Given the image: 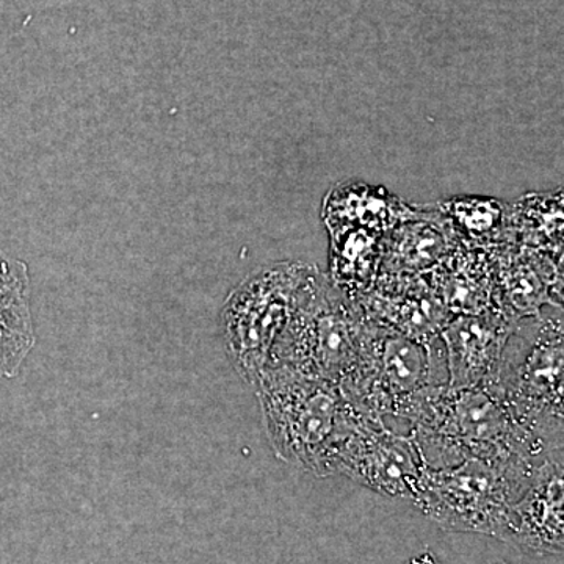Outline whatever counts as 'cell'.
Listing matches in <instances>:
<instances>
[{
	"label": "cell",
	"mask_w": 564,
	"mask_h": 564,
	"mask_svg": "<svg viewBox=\"0 0 564 564\" xmlns=\"http://www.w3.org/2000/svg\"><path fill=\"white\" fill-rule=\"evenodd\" d=\"M408 436L426 469L480 459L538 470L563 455L519 421L491 386H441L423 397Z\"/></svg>",
	"instance_id": "cell-1"
},
{
	"label": "cell",
	"mask_w": 564,
	"mask_h": 564,
	"mask_svg": "<svg viewBox=\"0 0 564 564\" xmlns=\"http://www.w3.org/2000/svg\"><path fill=\"white\" fill-rule=\"evenodd\" d=\"M274 454L317 478L339 474L340 459L362 415L340 386L288 369H270L252 383Z\"/></svg>",
	"instance_id": "cell-2"
},
{
	"label": "cell",
	"mask_w": 564,
	"mask_h": 564,
	"mask_svg": "<svg viewBox=\"0 0 564 564\" xmlns=\"http://www.w3.org/2000/svg\"><path fill=\"white\" fill-rule=\"evenodd\" d=\"M447 384L441 336L423 344L369 318L361 350L340 389L362 417L389 426V421L410 425L423 397Z\"/></svg>",
	"instance_id": "cell-3"
},
{
	"label": "cell",
	"mask_w": 564,
	"mask_h": 564,
	"mask_svg": "<svg viewBox=\"0 0 564 564\" xmlns=\"http://www.w3.org/2000/svg\"><path fill=\"white\" fill-rule=\"evenodd\" d=\"M563 306L514 323L491 388L527 429L563 448Z\"/></svg>",
	"instance_id": "cell-4"
},
{
	"label": "cell",
	"mask_w": 564,
	"mask_h": 564,
	"mask_svg": "<svg viewBox=\"0 0 564 564\" xmlns=\"http://www.w3.org/2000/svg\"><path fill=\"white\" fill-rule=\"evenodd\" d=\"M315 272L313 263H272L251 273L226 300L221 315L226 347L248 383H254L272 366L274 351Z\"/></svg>",
	"instance_id": "cell-5"
},
{
	"label": "cell",
	"mask_w": 564,
	"mask_h": 564,
	"mask_svg": "<svg viewBox=\"0 0 564 564\" xmlns=\"http://www.w3.org/2000/svg\"><path fill=\"white\" fill-rule=\"evenodd\" d=\"M367 322L359 303L348 299L328 274L317 269L274 351L270 369H288L340 386L361 350Z\"/></svg>",
	"instance_id": "cell-6"
},
{
	"label": "cell",
	"mask_w": 564,
	"mask_h": 564,
	"mask_svg": "<svg viewBox=\"0 0 564 564\" xmlns=\"http://www.w3.org/2000/svg\"><path fill=\"white\" fill-rule=\"evenodd\" d=\"M536 470L467 459L443 469H426L414 505L447 532L499 538L508 511Z\"/></svg>",
	"instance_id": "cell-7"
},
{
	"label": "cell",
	"mask_w": 564,
	"mask_h": 564,
	"mask_svg": "<svg viewBox=\"0 0 564 564\" xmlns=\"http://www.w3.org/2000/svg\"><path fill=\"white\" fill-rule=\"evenodd\" d=\"M425 473L406 433L364 417L340 459L339 474L392 499L414 502Z\"/></svg>",
	"instance_id": "cell-8"
},
{
	"label": "cell",
	"mask_w": 564,
	"mask_h": 564,
	"mask_svg": "<svg viewBox=\"0 0 564 564\" xmlns=\"http://www.w3.org/2000/svg\"><path fill=\"white\" fill-rule=\"evenodd\" d=\"M563 455L545 462L508 511L497 540L533 556L562 555L564 549Z\"/></svg>",
	"instance_id": "cell-9"
},
{
	"label": "cell",
	"mask_w": 564,
	"mask_h": 564,
	"mask_svg": "<svg viewBox=\"0 0 564 564\" xmlns=\"http://www.w3.org/2000/svg\"><path fill=\"white\" fill-rule=\"evenodd\" d=\"M358 303L370 321L423 344L434 343L452 317L441 302L430 274H380L373 288Z\"/></svg>",
	"instance_id": "cell-10"
},
{
	"label": "cell",
	"mask_w": 564,
	"mask_h": 564,
	"mask_svg": "<svg viewBox=\"0 0 564 564\" xmlns=\"http://www.w3.org/2000/svg\"><path fill=\"white\" fill-rule=\"evenodd\" d=\"M500 310L511 322L563 306V258L507 243L497 250Z\"/></svg>",
	"instance_id": "cell-11"
},
{
	"label": "cell",
	"mask_w": 564,
	"mask_h": 564,
	"mask_svg": "<svg viewBox=\"0 0 564 564\" xmlns=\"http://www.w3.org/2000/svg\"><path fill=\"white\" fill-rule=\"evenodd\" d=\"M514 323L497 313L452 315L441 332L447 362V386H491Z\"/></svg>",
	"instance_id": "cell-12"
},
{
	"label": "cell",
	"mask_w": 564,
	"mask_h": 564,
	"mask_svg": "<svg viewBox=\"0 0 564 564\" xmlns=\"http://www.w3.org/2000/svg\"><path fill=\"white\" fill-rule=\"evenodd\" d=\"M499 248L459 242L452 254L430 273V280L448 314H503L497 282Z\"/></svg>",
	"instance_id": "cell-13"
},
{
	"label": "cell",
	"mask_w": 564,
	"mask_h": 564,
	"mask_svg": "<svg viewBox=\"0 0 564 564\" xmlns=\"http://www.w3.org/2000/svg\"><path fill=\"white\" fill-rule=\"evenodd\" d=\"M417 207L415 217L386 234L380 274L433 273L458 247L459 240L434 204H417Z\"/></svg>",
	"instance_id": "cell-14"
},
{
	"label": "cell",
	"mask_w": 564,
	"mask_h": 564,
	"mask_svg": "<svg viewBox=\"0 0 564 564\" xmlns=\"http://www.w3.org/2000/svg\"><path fill=\"white\" fill-rule=\"evenodd\" d=\"M417 204L404 202L383 185L351 180L334 185L322 202L326 229L364 228L388 234L417 214Z\"/></svg>",
	"instance_id": "cell-15"
},
{
	"label": "cell",
	"mask_w": 564,
	"mask_h": 564,
	"mask_svg": "<svg viewBox=\"0 0 564 564\" xmlns=\"http://www.w3.org/2000/svg\"><path fill=\"white\" fill-rule=\"evenodd\" d=\"M33 347L28 265L0 250V380L20 372Z\"/></svg>",
	"instance_id": "cell-16"
},
{
	"label": "cell",
	"mask_w": 564,
	"mask_h": 564,
	"mask_svg": "<svg viewBox=\"0 0 564 564\" xmlns=\"http://www.w3.org/2000/svg\"><path fill=\"white\" fill-rule=\"evenodd\" d=\"M329 236V280L358 302L381 273L386 234L364 228L326 229Z\"/></svg>",
	"instance_id": "cell-17"
},
{
	"label": "cell",
	"mask_w": 564,
	"mask_h": 564,
	"mask_svg": "<svg viewBox=\"0 0 564 564\" xmlns=\"http://www.w3.org/2000/svg\"><path fill=\"white\" fill-rule=\"evenodd\" d=\"M462 243L499 248L511 243V204L488 196L459 195L434 203Z\"/></svg>",
	"instance_id": "cell-18"
},
{
	"label": "cell",
	"mask_w": 564,
	"mask_h": 564,
	"mask_svg": "<svg viewBox=\"0 0 564 564\" xmlns=\"http://www.w3.org/2000/svg\"><path fill=\"white\" fill-rule=\"evenodd\" d=\"M511 243L563 258V188L530 192L511 204Z\"/></svg>",
	"instance_id": "cell-19"
},
{
	"label": "cell",
	"mask_w": 564,
	"mask_h": 564,
	"mask_svg": "<svg viewBox=\"0 0 564 564\" xmlns=\"http://www.w3.org/2000/svg\"><path fill=\"white\" fill-rule=\"evenodd\" d=\"M406 564H444L437 558L436 555L432 554V552L425 551L422 554L415 555L414 558H411ZM488 564H508L505 562H492Z\"/></svg>",
	"instance_id": "cell-20"
}]
</instances>
